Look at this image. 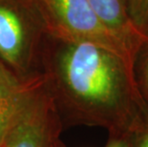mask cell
Instances as JSON below:
<instances>
[{"mask_svg": "<svg viewBox=\"0 0 148 147\" xmlns=\"http://www.w3.org/2000/svg\"><path fill=\"white\" fill-rule=\"evenodd\" d=\"M40 74L63 126L123 129L140 106L133 61L96 43L48 33Z\"/></svg>", "mask_w": 148, "mask_h": 147, "instance_id": "6da1fadb", "label": "cell"}, {"mask_svg": "<svg viewBox=\"0 0 148 147\" xmlns=\"http://www.w3.org/2000/svg\"><path fill=\"white\" fill-rule=\"evenodd\" d=\"M47 34L36 0H0V64L18 79L40 75Z\"/></svg>", "mask_w": 148, "mask_h": 147, "instance_id": "7a4b0ae2", "label": "cell"}, {"mask_svg": "<svg viewBox=\"0 0 148 147\" xmlns=\"http://www.w3.org/2000/svg\"><path fill=\"white\" fill-rule=\"evenodd\" d=\"M63 128L42 75L31 80L0 147H56Z\"/></svg>", "mask_w": 148, "mask_h": 147, "instance_id": "3957f363", "label": "cell"}, {"mask_svg": "<svg viewBox=\"0 0 148 147\" xmlns=\"http://www.w3.org/2000/svg\"><path fill=\"white\" fill-rule=\"evenodd\" d=\"M36 2L49 34L96 43L133 61L130 50L100 20L88 0H36Z\"/></svg>", "mask_w": 148, "mask_h": 147, "instance_id": "277c9868", "label": "cell"}, {"mask_svg": "<svg viewBox=\"0 0 148 147\" xmlns=\"http://www.w3.org/2000/svg\"><path fill=\"white\" fill-rule=\"evenodd\" d=\"M97 16L105 26L116 34L130 50L134 57L140 43L147 36L138 34L125 11L123 0H88Z\"/></svg>", "mask_w": 148, "mask_h": 147, "instance_id": "5b68a950", "label": "cell"}, {"mask_svg": "<svg viewBox=\"0 0 148 147\" xmlns=\"http://www.w3.org/2000/svg\"><path fill=\"white\" fill-rule=\"evenodd\" d=\"M33 79H18L0 64V142Z\"/></svg>", "mask_w": 148, "mask_h": 147, "instance_id": "8992f818", "label": "cell"}, {"mask_svg": "<svg viewBox=\"0 0 148 147\" xmlns=\"http://www.w3.org/2000/svg\"><path fill=\"white\" fill-rule=\"evenodd\" d=\"M132 26L143 36H148V0H123Z\"/></svg>", "mask_w": 148, "mask_h": 147, "instance_id": "52a82bcc", "label": "cell"}, {"mask_svg": "<svg viewBox=\"0 0 148 147\" xmlns=\"http://www.w3.org/2000/svg\"><path fill=\"white\" fill-rule=\"evenodd\" d=\"M134 77H140L141 86L148 94V36L137 48L133 57Z\"/></svg>", "mask_w": 148, "mask_h": 147, "instance_id": "ba28073f", "label": "cell"}, {"mask_svg": "<svg viewBox=\"0 0 148 147\" xmlns=\"http://www.w3.org/2000/svg\"><path fill=\"white\" fill-rule=\"evenodd\" d=\"M106 147H128V144L122 139H114L106 145Z\"/></svg>", "mask_w": 148, "mask_h": 147, "instance_id": "9c48e42d", "label": "cell"}, {"mask_svg": "<svg viewBox=\"0 0 148 147\" xmlns=\"http://www.w3.org/2000/svg\"><path fill=\"white\" fill-rule=\"evenodd\" d=\"M140 147H148V137H144L143 139V142H140Z\"/></svg>", "mask_w": 148, "mask_h": 147, "instance_id": "30bf717a", "label": "cell"}, {"mask_svg": "<svg viewBox=\"0 0 148 147\" xmlns=\"http://www.w3.org/2000/svg\"><path fill=\"white\" fill-rule=\"evenodd\" d=\"M56 147H64V145L62 144V142L61 140H59L58 143V145H56Z\"/></svg>", "mask_w": 148, "mask_h": 147, "instance_id": "8fae6325", "label": "cell"}]
</instances>
